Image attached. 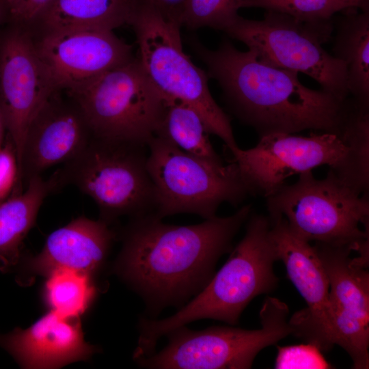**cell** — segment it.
Instances as JSON below:
<instances>
[{
    "instance_id": "cell-1",
    "label": "cell",
    "mask_w": 369,
    "mask_h": 369,
    "mask_svg": "<svg viewBox=\"0 0 369 369\" xmlns=\"http://www.w3.org/2000/svg\"><path fill=\"white\" fill-rule=\"evenodd\" d=\"M251 213L247 204L230 216L189 226L163 223L153 213L133 217L117 272L153 313L180 305L208 284L218 260L231 250L234 237Z\"/></svg>"
},
{
    "instance_id": "cell-2",
    "label": "cell",
    "mask_w": 369,
    "mask_h": 369,
    "mask_svg": "<svg viewBox=\"0 0 369 369\" xmlns=\"http://www.w3.org/2000/svg\"><path fill=\"white\" fill-rule=\"evenodd\" d=\"M195 46L236 115L259 137L305 130L341 134L355 108L353 99L310 89L298 73L264 62L251 50L241 51L228 41L216 50Z\"/></svg>"
},
{
    "instance_id": "cell-3",
    "label": "cell",
    "mask_w": 369,
    "mask_h": 369,
    "mask_svg": "<svg viewBox=\"0 0 369 369\" xmlns=\"http://www.w3.org/2000/svg\"><path fill=\"white\" fill-rule=\"evenodd\" d=\"M247 221L243 238L193 299L169 317L141 320L135 359L153 354L161 337L193 321L210 318L236 325L256 297L276 288L278 278L273 265L277 258L269 217L251 213Z\"/></svg>"
},
{
    "instance_id": "cell-4",
    "label": "cell",
    "mask_w": 369,
    "mask_h": 369,
    "mask_svg": "<svg viewBox=\"0 0 369 369\" xmlns=\"http://www.w3.org/2000/svg\"><path fill=\"white\" fill-rule=\"evenodd\" d=\"M360 139L344 133L317 132L308 137L275 133L260 137L253 148L228 149L250 194L268 197L289 177L327 165L356 189L364 184L368 163Z\"/></svg>"
},
{
    "instance_id": "cell-5",
    "label": "cell",
    "mask_w": 369,
    "mask_h": 369,
    "mask_svg": "<svg viewBox=\"0 0 369 369\" xmlns=\"http://www.w3.org/2000/svg\"><path fill=\"white\" fill-rule=\"evenodd\" d=\"M266 200L269 217L282 219L306 241L369 254L368 193L358 191L331 170L322 179L312 172L302 173Z\"/></svg>"
},
{
    "instance_id": "cell-6",
    "label": "cell",
    "mask_w": 369,
    "mask_h": 369,
    "mask_svg": "<svg viewBox=\"0 0 369 369\" xmlns=\"http://www.w3.org/2000/svg\"><path fill=\"white\" fill-rule=\"evenodd\" d=\"M131 24L138 44L137 59L153 85L165 98L195 109L208 132L228 149L238 146L230 118L212 96L206 73L183 51L181 24L146 0L137 1Z\"/></svg>"
},
{
    "instance_id": "cell-7",
    "label": "cell",
    "mask_w": 369,
    "mask_h": 369,
    "mask_svg": "<svg viewBox=\"0 0 369 369\" xmlns=\"http://www.w3.org/2000/svg\"><path fill=\"white\" fill-rule=\"evenodd\" d=\"M148 145L92 136L85 149L51 179L55 189L77 187L98 205L105 221L154 212Z\"/></svg>"
},
{
    "instance_id": "cell-8",
    "label": "cell",
    "mask_w": 369,
    "mask_h": 369,
    "mask_svg": "<svg viewBox=\"0 0 369 369\" xmlns=\"http://www.w3.org/2000/svg\"><path fill=\"white\" fill-rule=\"evenodd\" d=\"M148 150L153 213L161 219L179 213L210 219L221 204L236 206L250 194L233 162L226 165L192 155L157 136L148 141Z\"/></svg>"
},
{
    "instance_id": "cell-9",
    "label": "cell",
    "mask_w": 369,
    "mask_h": 369,
    "mask_svg": "<svg viewBox=\"0 0 369 369\" xmlns=\"http://www.w3.org/2000/svg\"><path fill=\"white\" fill-rule=\"evenodd\" d=\"M333 30L332 20L310 23L266 11L260 20L239 15L223 30L264 62L308 75L341 100L349 96L345 66L323 46Z\"/></svg>"
},
{
    "instance_id": "cell-10",
    "label": "cell",
    "mask_w": 369,
    "mask_h": 369,
    "mask_svg": "<svg viewBox=\"0 0 369 369\" xmlns=\"http://www.w3.org/2000/svg\"><path fill=\"white\" fill-rule=\"evenodd\" d=\"M288 315L285 303L268 297L260 311V329L214 326L193 331L182 326L166 336L168 344L161 351L135 361L146 368H251L259 352L293 334Z\"/></svg>"
},
{
    "instance_id": "cell-11",
    "label": "cell",
    "mask_w": 369,
    "mask_h": 369,
    "mask_svg": "<svg viewBox=\"0 0 369 369\" xmlns=\"http://www.w3.org/2000/svg\"><path fill=\"white\" fill-rule=\"evenodd\" d=\"M71 94L93 136L147 145L165 103L138 59H133Z\"/></svg>"
},
{
    "instance_id": "cell-12",
    "label": "cell",
    "mask_w": 369,
    "mask_h": 369,
    "mask_svg": "<svg viewBox=\"0 0 369 369\" xmlns=\"http://www.w3.org/2000/svg\"><path fill=\"white\" fill-rule=\"evenodd\" d=\"M314 246L329 279L331 344L347 352L353 368H368L369 262L352 258L349 247Z\"/></svg>"
},
{
    "instance_id": "cell-13",
    "label": "cell",
    "mask_w": 369,
    "mask_h": 369,
    "mask_svg": "<svg viewBox=\"0 0 369 369\" xmlns=\"http://www.w3.org/2000/svg\"><path fill=\"white\" fill-rule=\"evenodd\" d=\"M56 90L29 37L19 31L10 33L0 50V109L16 150L19 174L28 129Z\"/></svg>"
},
{
    "instance_id": "cell-14",
    "label": "cell",
    "mask_w": 369,
    "mask_h": 369,
    "mask_svg": "<svg viewBox=\"0 0 369 369\" xmlns=\"http://www.w3.org/2000/svg\"><path fill=\"white\" fill-rule=\"evenodd\" d=\"M277 260L284 263L289 279L307 307L288 320L293 334L321 351L333 348L329 301V279L316 247L297 235L281 218H269Z\"/></svg>"
},
{
    "instance_id": "cell-15",
    "label": "cell",
    "mask_w": 369,
    "mask_h": 369,
    "mask_svg": "<svg viewBox=\"0 0 369 369\" xmlns=\"http://www.w3.org/2000/svg\"><path fill=\"white\" fill-rule=\"evenodd\" d=\"M36 47L57 88L70 93L132 59L131 47L110 30L48 31Z\"/></svg>"
},
{
    "instance_id": "cell-16",
    "label": "cell",
    "mask_w": 369,
    "mask_h": 369,
    "mask_svg": "<svg viewBox=\"0 0 369 369\" xmlns=\"http://www.w3.org/2000/svg\"><path fill=\"white\" fill-rule=\"evenodd\" d=\"M92 136L78 107L72 108L51 97L28 129L19 178L28 181L53 166L72 161Z\"/></svg>"
},
{
    "instance_id": "cell-17",
    "label": "cell",
    "mask_w": 369,
    "mask_h": 369,
    "mask_svg": "<svg viewBox=\"0 0 369 369\" xmlns=\"http://www.w3.org/2000/svg\"><path fill=\"white\" fill-rule=\"evenodd\" d=\"M0 346L25 368H57L96 351L85 342L77 318L52 310L30 327L0 333Z\"/></svg>"
},
{
    "instance_id": "cell-18",
    "label": "cell",
    "mask_w": 369,
    "mask_h": 369,
    "mask_svg": "<svg viewBox=\"0 0 369 369\" xmlns=\"http://www.w3.org/2000/svg\"><path fill=\"white\" fill-rule=\"evenodd\" d=\"M114 236L104 220L79 217L52 232L27 268L46 275L59 269L90 275L105 260Z\"/></svg>"
},
{
    "instance_id": "cell-19",
    "label": "cell",
    "mask_w": 369,
    "mask_h": 369,
    "mask_svg": "<svg viewBox=\"0 0 369 369\" xmlns=\"http://www.w3.org/2000/svg\"><path fill=\"white\" fill-rule=\"evenodd\" d=\"M338 20L334 57L345 66L349 95L361 107L369 106V10L350 8Z\"/></svg>"
},
{
    "instance_id": "cell-20",
    "label": "cell",
    "mask_w": 369,
    "mask_h": 369,
    "mask_svg": "<svg viewBox=\"0 0 369 369\" xmlns=\"http://www.w3.org/2000/svg\"><path fill=\"white\" fill-rule=\"evenodd\" d=\"M53 190L51 179L36 176L27 181L25 191L0 202L1 272H8L18 264L23 241Z\"/></svg>"
},
{
    "instance_id": "cell-21",
    "label": "cell",
    "mask_w": 369,
    "mask_h": 369,
    "mask_svg": "<svg viewBox=\"0 0 369 369\" xmlns=\"http://www.w3.org/2000/svg\"><path fill=\"white\" fill-rule=\"evenodd\" d=\"M137 0H53L42 14L48 31H113L131 23Z\"/></svg>"
},
{
    "instance_id": "cell-22",
    "label": "cell",
    "mask_w": 369,
    "mask_h": 369,
    "mask_svg": "<svg viewBox=\"0 0 369 369\" xmlns=\"http://www.w3.org/2000/svg\"><path fill=\"white\" fill-rule=\"evenodd\" d=\"M209 133L195 109L181 101L165 98L163 113L154 136L167 139L192 155L222 161L210 143Z\"/></svg>"
},
{
    "instance_id": "cell-23",
    "label": "cell",
    "mask_w": 369,
    "mask_h": 369,
    "mask_svg": "<svg viewBox=\"0 0 369 369\" xmlns=\"http://www.w3.org/2000/svg\"><path fill=\"white\" fill-rule=\"evenodd\" d=\"M45 296L51 310L68 318H78L89 306L95 294L90 275L59 269L47 275Z\"/></svg>"
},
{
    "instance_id": "cell-24",
    "label": "cell",
    "mask_w": 369,
    "mask_h": 369,
    "mask_svg": "<svg viewBox=\"0 0 369 369\" xmlns=\"http://www.w3.org/2000/svg\"><path fill=\"white\" fill-rule=\"evenodd\" d=\"M240 8H263L305 22L323 23L347 9L368 8V0H241Z\"/></svg>"
},
{
    "instance_id": "cell-25",
    "label": "cell",
    "mask_w": 369,
    "mask_h": 369,
    "mask_svg": "<svg viewBox=\"0 0 369 369\" xmlns=\"http://www.w3.org/2000/svg\"><path fill=\"white\" fill-rule=\"evenodd\" d=\"M241 0H187L180 23L189 28L223 31L237 16Z\"/></svg>"
},
{
    "instance_id": "cell-26",
    "label": "cell",
    "mask_w": 369,
    "mask_h": 369,
    "mask_svg": "<svg viewBox=\"0 0 369 369\" xmlns=\"http://www.w3.org/2000/svg\"><path fill=\"white\" fill-rule=\"evenodd\" d=\"M320 351L317 346L308 342L297 345L277 346L275 368L325 369L332 368Z\"/></svg>"
},
{
    "instance_id": "cell-27",
    "label": "cell",
    "mask_w": 369,
    "mask_h": 369,
    "mask_svg": "<svg viewBox=\"0 0 369 369\" xmlns=\"http://www.w3.org/2000/svg\"><path fill=\"white\" fill-rule=\"evenodd\" d=\"M18 174L16 150L8 137L0 147V202L8 197L18 179Z\"/></svg>"
},
{
    "instance_id": "cell-28",
    "label": "cell",
    "mask_w": 369,
    "mask_h": 369,
    "mask_svg": "<svg viewBox=\"0 0 369 369\" xmlns=\"http://www.w3.org/2000/svg\"><path fill=\"white\" fill-rule=\"evenodd\" d=\"M15 19L29 22L42 16L53 0H3Z\"/></svg>"
},
{
    "instance_id": "cell-29",
    "label": "cell",
    "mask_w": 369,
    "mask_h": 369,
    "mask_svg": "<svg viewBox=\"0 0 369 369\" xmlns=\"http://www.w3.org/2000/svg\"><path fill=\"white\" fill-rule=\"evenodd\" d=\"M151 3L165 16L178 21L180 18L187 0H146Z\"/></svg>"
},
{
    "instance_id": "cell-30",
    "label": "cell",
    "mask_w": 369,
    "mask_h": 369,
    "mask_svg": "<svg viewBox=\"0 0 369 369\" xmlns=\"http://www.w3.org/2000/svg\"><path fill=\"white\" fill-rule=\"evenodd\" d=\"M6 131V126L5 120L3 113L0 109V146L4 143L5 133Z\"/></svg>"
},
{
    "instance_id": "cell-31",
    "label": "cell",
    "mask_w": 369,
    "mask_h": 369,
    "mask_svg": "<svg viewBox=\"0 0 369 369\" xmlns=\"http://www.w3.org/2000/svg\"><path fill=\"white\" fill-rule=\"evenodd\" d=\"M1 147V146H0Z\"/></svg>"
}]
</instances>
